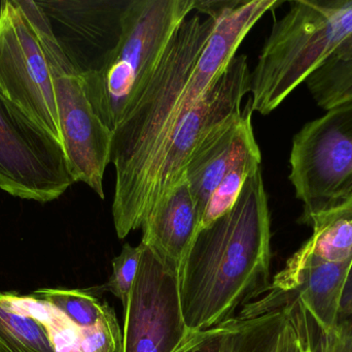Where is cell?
<instances>
[{
	"label": "cell",
	"mask_w": 352,
	"mask_h": 352,
	"mask_svg": "<svg viewBox=\"0 0 352 352\" xmlns=\"http://www.w3.org/2000/svg\"><path fill=\"white\" fill-rule=\"evenodd\" d=\"M74 183L61 142L0 93V189L49 203Z\"/></svg>",
	"instance_id": "ba28073f"
},
{
	"label": "cell",
	"mask_w": 352,
	"mask_h": 352,
	"mask_svg": "<svg viewBox=\"0 0 352 352\" xmlns=\"http://www.w3.org/2000/svg\"><path fill=\"white\" fill-rule=\"evenodd\" d=\"M291 318L299 334L301 352H329L328 339L316 328L308 312L299 302L291 306Z\"/></svg>",
	"instance_id": "603a6c76"
},
{
	"label": "cell",
	"mask_w": 352,
	"mask_h": 352,
	"mask_svg": "<svg viewBox=\"0 0 352 352\" xmlns=\"http://www.w3.org/2000/svg\"><path fill=\"white\" fill-rule=\"evenodd\" d=\"M0 93L61 142L47 56L19 0L0 6Z\"/></svg>",
	"instance_id": "9c48e42d"
},
{
	"label": "cell",
	"mask_w": 352,
	"mask_h": 352,
	"mask_svg": "<svg viewBox=\"0 0 352 352\" xmlns=\"http://www.w3.org/2000/svg\"><path fill=\"white\" fill-rule=\"evenodd\" d=\"M130 0L37 1L52 32L80 76L100 72L115 53L123 33Z\"/></svg>",
	"instance_id": "8fae6325"
},
{
	"label": "cell",
	"mask_w": 352,
	"mask_h": 352,
	"mask_svg": "<svg viewBox=\"0 0 352 352\" xmlns=\"http://www.w3.org/2000/svg\"><path fill=\"white\" fill-rule=\"evenodd\" d=\"M289 179L309 227L314 216L352 196V101L307 122L293 138Z\"/></svg>",
	"instance_id": "8992f818"
},
{
	"label": "cell",
	"mask_w": 352,
	"mask_h": 352,
	"mask_svg": "<svg viewBox=\"0 0 352 352\" xmlns=\"http://www.w3.org/2000/svg\"><path fill=\"white\" fill-rule=\"evenodd\" d=\"M36 30L52 72L61 142L74 182H82L104 198L103 178L111 163L113 132L98 117L74 70L52 32L37 1L19 0Z\"/></svg>",
	"instance_id": "5b68a950"
},
{
	"label": "cell",
	"mask_w": 352,
	"mask_h": 352,
	"mask_svg": "<svg viewBox=\"0 0 352 352\" xmlns=\"http://www.w3.org/2000/svg\"><path fill=\"white\" fill-rule=\"evenodd\" d=\"M289 318L287 305L264 315L230 320L221 352H279Z\"/></svg>",
	"instance_id": "e0dca14e"
},
{
	"label": "cell",
	"mask_w": 352,
	"mask_h": 352,
	"mask_svg": "<svg viewBox=\"0 0 352 352\" xmlns=\"http://www.w3.org/2000/svg\"><path fill=\"white\" fill-rule=\"evenodd\" d=\"M0 352H55L45 327L12 307L0 293Z\"/></svg>",
	"instance_id": "d6986e66"
},
{
	"label": "cell",
	"mask_w": 352,
	"mask_h": 352,
	"mask_svg": "<svg viewBox=\"0 0 352 352\" xmlns=\"http://www.w3.org/2000/svg\"><path fill=\"white\" fill-rule=\"evenodd\" d=\"M250 85L246 56H235L206 94L178 120L148 176L140 207L142 223L156 203L184 177L198 147L241 115L242 99L250 92Z\"/></svg>",
	"instance_id": "52a82bcc"
},
{
	"label": "cell",
	"mask_w": 352,
	"mask_h": 352,
	"mask_svg": "<svg viewBox=\"0 0 352 352\" xmlns=\"http://www.w3.org/2000/svg\"><path fill=\"white\" fill-rule=\"evenodd\" d=\"M142 251L144 245L142 243L135 247L130 244H126L121 253L113 258V274L109 277L107 284L103 287L104 291H111L122 302L124 309L127 306L128 299L138 275Z\"/></svg>",
	"instance_id": "7402d4cb"
},
{
	"label": "cell",
	"mask_w": 352,
	"mask_h": 352,
	"mask_svg": "<svg viewBox=\"0 0 352 352\" xmlns=\"http://www.w3.org/2000/svg\"><path fill=\"white\" fill-rule=\"evenodd\" d=\"M227 324L200 332H190L173 352H221Z\"/></svg>",
	"instance_id": "cb8c5ba5"
},
{
	"label": "cell",
	"mask_w": 352,
	"mask_h": 352,
	"mask_svg": "<svg viewBox=\"0 0 352 352\" xmlns=\"http://www.w3.org/2000/svg\"><path fill=\"white\" fill-rule=\"evenodd\" d=\"M271 216L262 172L250 176L231 210L199 231L179 276L190 332L227 324L270 287Z\"/></svg>",
	"instance_id": "6da1fadb"
},
{
	"label": "cell",
	"mask_w": 352,
	"mask_h": 352,
	"mask_svg": "<svg viewBox=\"0 0 352 352\" xmlns=\"http://www.w3.org/2000/svg\"><path fill=\"white\" fill-rule=\"evenodd\" d=\"M351 267L352 260L312 265L291 278L273 279L268 289L295 293L318 331L330 336L340 318L341 303Z\"/></svg>",
	"instance_id": "9a60e30c"
},
{
	"label": "cell",
	"mask_w": 352,
	"mask_h": 352,
	"mask_svg": "<svg viewBox=\"0 0 352 352\" xmlns=\"http://www.w3.org/2000/svg\"><path fill=\"white\" fill-rule=\"evenodd\" d=\"M262 154L260 149L252 151L244 155L230 169L229 173L223 178V181L217 186L207 203L206 208L203 213L201 229L223 216L228 211L231 210L239 198L240 192L246 180L261 169Z\"/></svg>",
	"instance_id": "ffe728a7"
},
{
	"label": "cell",
	"mask_w": 352,
	"mask_h": 352,
	"mask_svg": "<svg viewBox=\"0 0 352 352\" xmlns=\"http://www.w3.org/2000/svg\"><path fill=\"white\" fill-rule=\"evenodd\" d=\"M352 314V267L347 278L346 287L343 293L342 303H341L340 316H346Z\"/></svg>",
	"instance_id": "4316f807"
},
{
	"label": "cell",
	"mask_w": 352,
	"mask_h": 352,
	"mask_svg": "<svg viewBox=\"0 0 352 352\" xmlns=\"http://www.w3.org/2000/svg\"><path fill=\"white\" fill-rule=\"evenodd\" d=\"M309 227V239L287 260L274 279L291 278L312 265L351 262L352 196L339 206L314 216Z\"/></svg>",
	"instance_id": "2e32d148"
},
{
	"label": "cell",
	"mask_w": 352,
	"mask_h": 352,
	"mask_svg": "<svg viewBox=\"0 0 352 352\" xmlns=\"http://www.w3.org/2000/svg\"><path fill=\"white\" fill-rule=\"evenodd\" d=\"M196 0H130L121 41L100 72L82 76L95 113L113 132L156 70Z\"/></svg>",
	"instance_id": "277c9868"
},
{
	"label": "cell",
	"mask_w": 352,
	"mask_h": 352,
	"mask_svg": "<svg viewBox=\"0 0 352 352\" xmlns=\"http://www.w3.org/2000/svg\"><path fill=\"white\" fill-rule=\"evenodd\" d=\"M35 298L59 310L78 328L96 326L107 313L109 305L91 293L69 289H41L33 293Z\"/></svg>",
	"instance_id": "44dd1931"
},
{
	"label": "cell",
	"mask_w": 352,
	"mask_h": 352,
	"mask_svg": "<svg viewBox=\"0 0 352 352\" xmlns=\"http://www.w3.org/2000/svg\"><path fill=\"white\" fill-rule=\"evenodd\" d=\"M327 339L329 352H352V314L340 316L334 332Z\"/></svg>",
	"instance_id": "d4e9b609"
},
{
	"label": "cell",
	"mask_w": 352,
	"mask_h": 352,
	"mask_svg": "<svg viewBox=\"0 0 352 352\" xmlns=\"http://www.w3.org/2000/svg\"><path fill=\"white\" fill-rule=\"evenodd\" d=\"M308 90L324 111L352 101V43L341 48L307 82Z\"/></svg>",
	"instance_id": "ac0fdd59"
},
{
	"label": "cell",
	"mask_w": 352,
	"mask_h": 352,
	"mask_svg": "<svg viewBox=\"0 0 352 352\" xmlns=\"http://www.w3.org/2000/svg\"><path fill=\"white\" fill-rule=\"evenodd\" d=\"M279 352H301L299 334L292 320L291 313H289V322L285 327V336H283V344Z\"/></svg>",
	"instance_id": "484cf974"
},
{
	"label": "cell",
	"mask_w": 352,
	"mask_h": 352,
	"mask_svg": "<svg viewBox=\"0 0 352 352\" xmlns=\"http://www.w3.org/2000/svg\"><path fill=\"white\" fill-rule=\"evenodd\" d=\"M6 298L14 309L45 327L55 352H123V334L113 308L109 307L96 326L82 329L34 296L6 293Z\"/></svg>",
	"instance_id": "5bb4252c"
},
{
	"label": "cell",
	"mask_w": 352,
	"mask_h": 352,
	"mask_svg": "<svg viewBox=\"0 0 352 352\" xmlns=\"http://www.w3.org/2000/svg\"><path fill=\"white\" fill-rule=\"evenodd\" d=\"M201 225L202 213L184 177L146 215L142 225V244L179 276Z\"/></svg>",
	"instance_id": "7c38bea8"
},
{
	"label": "cell",
	"mask_w": 352,
	"mask_h": 352,
	"mask_svg": "<svg viewBox=\"0 0 352 352\" xmlns=\"http://www.w3.org/2000/svg\"><path fill=\"white\" fill-rule=\"evenodd\" d=\"M250 101L241 115L226 123L198 147L190 157L184 177L204 213L211 194L230 169L244 155L260 149L252 128Z\"/></svg>",
	"instance_id": "4fadbf2b"
},
{
	"label": "cell",
	"mask_w": 352,
	"mask_h": 352,
	"mask_svg": "<svg viewBox=\"0 0 352 352\" xmlns=\"http://www.w3.org/2000/svg\"><path fill=\"white\" fill-rule=\"evenodd\" d=\"M352 43V0H294L250 72L252 112L267 116Z\"/></svg>",
	"instance_id": "3957f363"
},
{
	"label": "cell",
	"mask_w": 352,
	"mask_h": 352,
	"mask_svg": "<svg viewBox=\"0 0 352 352\" xmlns=\"http://www.w3.org/2000/svg\"><path fill=\"white\" fill-rule=\"evenodd\" d=\"M219 19L188 17L171 37L156 70L113 132L116 169L113 217L119 239L142 229L148 176L178 121V107L192 70Z\"/></svg>",
	"instance_id": "7a4b0ae2"
},
{
	"label": "cell",
	"mask_w": 352,
	"mask_h": 352,
	"mask_svg": "<svg viewBox=\"0 0 352 352\" xmlns=\"http://www.w3.org/2000/svg\"><path fill=\"white\" fill-rule=\"evenodd\" d=\"M124 313L123 352H173L190 334L177 273L144 245Z\"/></svg>",
	"instance_id": "30bf717a"
}]
</instances>
